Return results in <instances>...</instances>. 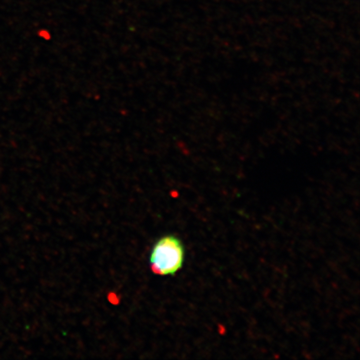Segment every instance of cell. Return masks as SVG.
Masks as SVG:
<instances>
[{
	"mask_svg": "<svg viewBox=\"0 0 360 360\" xmlns=\"http://www.w3.org/2000/svg\"><path fill=\"white\" fill-rule=\"evenodd\" d=\"M186 248L177 236L168 234L158 239L151 250L149 264L155 274L175 276L184 267Z\"/></svg>",
	"mask_w": 360,
	"mask_h": 360,
	"instance_id": "1",
	"label": "cell"
}]
</instances>
